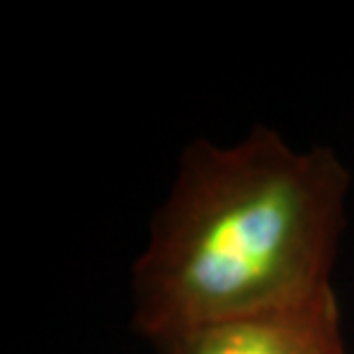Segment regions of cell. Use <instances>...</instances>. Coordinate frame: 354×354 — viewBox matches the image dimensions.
<instances>
[{
  "label": "cell",
  "instance_id": "cell-2",
  "mask_svg": "<svg viewBox=\"0 0 354 354\" xmlns=\"http://www.w3.org/2000/svg\"><path fill=\"white\" fill-rule=\"evenodd\" d=\"M159 354H345L336 292L292 308L205 324L157 345Z\"/></svg>",
  "mask_w": 354,
  "mask_h": 354
},
{
  "label": "cell",
  "instance_id": "cell-1",
  "mask_svg": "<svg viewBox=\"0 0 354 354\" xmlns=\"http://www.w3.org/2000/svg\"><path fill=\"white\" fill-rule=\"evenodd\" d=\"M350 184L334 150H297L265 124L232 145L191 140L133 265V331L157 348L336 292Z\"/></svg>",
  "mask_w": 354,
  "mask_h": 354
}]
</instances>
